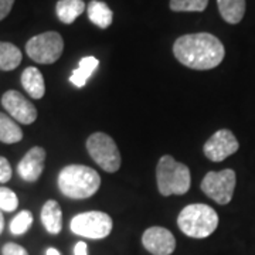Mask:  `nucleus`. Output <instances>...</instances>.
<instances>
[{
  "mask_svg": "<svg viewBox=\"0 0 255 255\" xmlns=\"http://www.w3.org/2000/svg\"><path fill=\"white\" fill-rule=\"evenodd\" d=\"M173 54L184 67L207 71L221 64L226 48L217 37L210 33H193L179 37L174 41Z\"/></svg>",
  "mask_w": 255,
  "mask_h": 255,
  "instance_id": "1",
  "label": "nucleus"
},
{
  "mask_svg": "<svg viewBox=\"0 0 255 255\" xmlns=\"http://www.w3.org/2000/svg\"><path fill=\"white\" fill-rule=\"evenodd\" d=\"M100 187V174L84 164H68L58 174V189L65 197L73 200L90 199Z\"/></svg>",
  "mask_w": 255,
  "mask_h": 255,
  "instance_id": "2",
  "label": "nucleus"
},
{
  "mask_svg": "<svg viewBox=\"0 0 255 255\" xmlns=\"http://www.w3.org/2000/svg\"><path fill=\"white\" fill-rule=\"evenodd\" d=\"M156 180L159 193L169 196H183L191 186V176L189 167L184 163L176 162L170 155H164L159 159L156 166Z\"/></svg>",
  "mask_w": 255,
  "mask_h": 255,
  "instance_id": "3",
  "label": "nucleus"
},
{
  "mask_svg": "<svg viewBox=\"0 0 255 255\" xmlns=\"http://www.w3.org/2000/svg\"><path fill=\"white\" fill-rule=\"evenodd\" d=\"M177 226L187 237L207 238L217 230L219 214L207 204H189L180 211Z\"/></svg>",
  "mask_w": 255,
  "mask_h": 255,
  "instance_id": "4",
  "label": "nucleus"
},
{
  "mask_svg": "<svg viewBox=\"0 0 255 255\" xmlns=\"http://www.w3.org/2000/svg\"><path fill=\"white\" fill-rule=\"evenodd\" d=\"M87 150L92 160L108 173H115L121 167V153L115 140L104 133L95 132L87 139Z\"/></svg>",
  "mask_w": 255,
  "mask_h": 255,
  "instance_id": "5",
  "label": "nucleus"
},
{
  "mask_svg": "<svg viewBox=\"0 0 255 255\" xmlns=\"http://www.w3.org/2000/svg\"><path fill=\"white\" fill-rule=\"evenodd\" d=\"M114 221L104 211H85L74 216L70 228L74 234L91 240H104L111 234Z\"/></svg>",
  "mask_w": 255,
  "mask_h": 255,
  "instance_id": "6",
  "label": "nucleus"
},
{
  "mask_svg": "<svg viewBox=\"0 0 255 255\" xmlns=\"http://www.w3.org/2000/svg\"><path fill=\"white\" fill-rule=\"evenodd\" d=\"M64 51V40L57 31H46L31 37L26 44L27 55L38 64H54Z\"/></svg>",
  "mask_w": 255,
  "mask_h": 255,
  "instance_id": "7",
  "label": "nucleus"
},
{
  "mask_svg": "<svg viewBox=\"0 0 255 255\" xmlns=\"http://www.w3.org/2000/svg\"><path fill=\"white\" fill-rule=\"evenodd\" d=\"M236 183V172L233 169H224L221 172H209L201 180L200 187L209 199L224 206L233 199Z\"/></svg>",
  "mask_w": 255,
  "mask_h": 255,
  "instance_id": "8",
  "label": "nucleus"
},
{
  "mask_svg": "<svg viewBox=\"0 0 255 255\" xmlns=\"http://www.w3.org/2000/svg\"><path fill=\"white\" fill-rule=\"evenodd\" d=\"M240 147L236 135L228 129H220L204 143V155L211 162H223Z\"/></svg>",
  "mask_w": 255,
  "mask_h": 255,
  "instance_id": "9",
  "label": "nucleus"
},
{
  "mask_svg": "<svg viewBox=\"0 0 255 255\" xmlns=\"http://www.w3.org/2000/svg\"><path fill=\"white\" fill-rule=\"evenodd\" d=\"M1 105L9 112L10 117L16 119L20 124L30 125L37 119L36 107L18 91L10 90V91L4 92L1 97Z\"/></svg>",
  "mask_w": 255,
  "mask_h": 255,
  "instance_id": "10",
  "label": "nucleus"
},
{
  "mask_svg": "<svg viewBox=\"0 0 255 255\" xmlns=\"http://www.w3.org/2000/svg\"><path fill=\"white\" fill-rule=\"evenodd\" d=\"M142 244L152 255H172L176 248V238L164 227H150L142 236Z\"/></svg>",
  "mask_w": 255,
  "mask_h": 255,
  "instance_id": "11",
  "label": "nucleus"
},
{
  "mask_svg": "<svg viewBox=\"0 0 255 255\" xmlns=\"http://www.w3.org/2000/svg\"><path fill=\"white\" fill-rule=\"evenodd\" d=\"M44 162H46V150L41 146L31 147L18 163V176L26 182H37L44 170Z\"/></svg>",
  "mask_w": 255,
  "mask_h": 255,
  "instance_id": "12",
  "label": "nucleus"
},
{
  "mask_svg": "<svg viewBox=\"0 0 255 255\" xmlns=\"http://www.w3.org/2000/svg\"><path fill=\"white\" fill-rule=\"evenodd\" d=\"M21 85L26 90L28 95L33 100H41L46 94V84H44V77L40 73V70L36 67H27L21 77Z\"/></svg>",
  "mask_w": 255,
  "mask_h": 255,
  "instance_id": "13",
  "label": "nucleus"
},
{
  "mask_svg": "<svg viewBox=\"0 0 255 255\" xmlns=\"http://www.w3.org/2000/svg\"><path fill=\"white\" fill-rule=\"evenodd\" d=\"M41 223L50 234H60L63 230V211L55 200H48L41 209Z\"/></svg>",
  "mask_w": 255,
  "mask_h": 255,
  "instance_id": "14",
  "label": "nucleus"
},
{
  "mask_svg": "<svg viewBox=\"0 0 255 255\" xmlns=\"http://www.w3.org/2000/svg\"><path fill=\"white\" fill-rule=\"evenodd\" d=\"M87 13H88L90 21L94 23L97 27L108 28L112 24L114 11L105 1H101V0L90 1V4L87 6Z\"/></svg>",
  "mask_w": 255,
  "mask_h": 255,
  "instance_id": "15",
  "label": "nucleus"
},
{
  "mask_svg": "<svg viewBox=\"0 0 255 255\" xmlns=\"http://www.w3.org/2000/svg\"><path fill=\"white\" fill-rule=\"evenodd\" d=\"M87 4L84 0H58L55 4V13L64 24H73L75 18L81 16Z\"/></svg>",
  "mask_w": 255,
  "mask_h": 255,
  "instance_id": "16",
  "label": "nucleus"
},
{
  "mask_svg": "<svg viewBox=\"0 0 255 255\" xmlns=\"http://www.w3.org/2000/svg\"><path fill=\"white\" fill-rule=\"evenodd\" d=\"M219 11L228 24H238L246 14V0H217Z\"/></svg>",
  "mask_w": 255,
  "mask_h": 255,
  "instance_id": "17",
  "label": "nucleus"
},
{
  "mask_svg": "<svg viewBox=\"0 0 255 255\" xmlns=\"http://www.w3.org/2000/svg\"><path fill=\"white\" fill-rule=\"evenodd\" d=\"M98 65H100V60H98V58H95V57H92V55L84 57V58H81L78 67H77L73 71V74H71L70 82H71L73 85H75V87H78V88H82V87L87 84L88 78L94 74V71L98 68Z\"/></svg>",
  "mask_w": 255,
  "mask_h": 255,
  "instance_id": "18",
  "label": "nucleus"
},
{
  "mask_svg": "<svg viewBox=\"0 0 255 255\" xmlns=\"http://www.w3.org/2000/svg\"><path fill=\"white\" fill-rule=\"evenodd\" d=\"M23 60L21 51L11 43L0 41V71H11L17 68Z\"/></svg>",
  "mask_w": 255,
  "mask_h": 255,
  "instance_id": "19",
  "label": "nucleus"
},
{
  "mask_svg": "<svg viewBox=\"0 0 255 255\" xmlns=\"http://www.w3.org/2000/svg\"><path fill=\"white\" fill-rule=\"evenodd\" d=\"M23 139V130L13 119L0 112V142L17 143Z\"/></svg>",
  "mask_w": 255,
  "mask_h": 255,
  "instance_id": "20",
  "label": "nucleus"
},
{
  "mask_svg": "<svg viewBox=\"0 0 255 255\" xmlns=\"http://www.w3.org/2000/svg\"><path fill=\"white\" fill-rule=\"evenodd\" d=\"M33 224V214L27 211V210H23L20 211L14 219L11 220L10 223V233L13 236H23L28 231V228L31 227Z\"/></svg>",
  "mask_w": 255,
  "mask_h": 255,
  "instance_id": "21",
  "label": "nucleus"
},
{
  "mask_svg": "<svg viewBox=\"0 0 255 255\" xmlns=\"http://www.w3.org/2000/svg\"><path fill=\"white\" fill-rule=\"evenodd\" d=\"M209 0H170L169 6L173 11H204Z\"/></svg>",
  "mask_w": 255,
  "mask_h": 255,
  "instance_id": "22",
  "label": "nucleus"
},
{
  "mask_svg": "<svg viewBox=\"0 0 255 255\" xmlns=\"http://www.w3.org/2000/svg\"><path fill=\"white\" fill-rule=\"evenodd\" d=\"M18 199L16 193L7 187H0V210L11 213L17 209Z\"/></svg>",
  "mask_w": 255,
  "mask_h": 255,
  "instance_id": "23",
  "label": "nucleus"
},
{
  "mask_svg": "<svg viewBox=\"0 0 255 255\" xmlns=\"http://www.w3.org/2000/svg\"><path fill=\"white\" fill-rule=\"evenodd\" d=\"M10 179H11V166L6 157L0 156V183L9 182Z\"/></svg>",
  "mask_w": 255,
  "mask_h": 255,
  "instance_id": "24",
  "label": "nucleus"
},
{
  "mask_svg": "<svg viewBox=\"0 0 255 255\" xmlns=\"http://www.w3.org/2000/svg\"><path fill=\"white\" fill-rule=\"evenodd\" d=\"M1 254L3 255H28L26 251V248H23L21 246H18L16 243H7L3 246L1 250Z\"/></svg>",
  "mask_w": 255,
  "mask_h": 255,
  "instance_id": "25",
  "label": "nucleus"
},
{
  "mask_svg": "<svg viewBox=\"0 0 255 255\" xmlns=\"http://www.w3.org/2000/svg\"><path fill=\"white\" fill-rule=\"evenodd\" d=\"M13 4H14V0H0V21L4 17H7Z\"/></svg>",
  "mask_w": 255,
  "mask_h": 255,
  "instance_id": "26",
  "label": "nucleus"
},
{
  "mask_svg": "<svg viewBox=\"0 0 255 255\" xmlns=\"http://www.w3.org/2000/svg\"><path fill=\"white\" fill-rule=\"evenodd\" d=\"M88 247L84 241H78L74 247V255H88Z\"/></svg>",
  "mask_w": 255,
  "mask_h": 255,
  "instance_id": "27",
  "label": "nucleus"
},
{
  "mask_svg": "<svg viewBox=\"0 0 255 255\" xmlns=\"http://www.w3.org/2000/svg\"><path fill=\"white\" fill-rule=\"evenodd\" d=\"M46 255H61L58 253V250H55V248H47Z\"/></svg>",
  "mask_w": 255,
  "mask_h": 255,
  "instance_id": "28",
  "label": "nucleus"
},
{
  "mask_svg": "<svg viewBox=\"0 0 255 255\" xmlns=\"http://www.w3.org/2000/svg\"><path fill=\"white\" fill-rule=\"evenodd\" d=\"M3 228H4V219H3V214H1V210H0V234L3 233Z\"/></svg>",
  "mask_w": 255,
  "mask_h": 255,
  "instance_id": "29",
  "label": "nucleus"
}]
</instances>
